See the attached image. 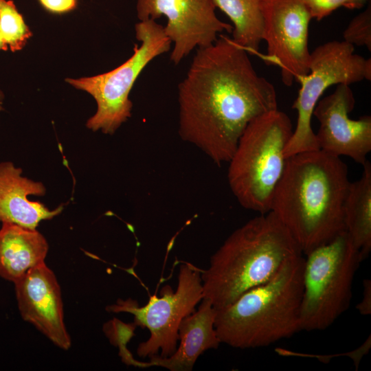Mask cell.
Returning <instances> with one entry per match:
<instances>
[{"label": "cell", "mask_w": 371, "mask_h": 371, "mask_svg": "<svg viewBox=\"0 0 371 371\" xmlns=\"http://www.w3.org/2000/svg\"><path fill=\"white\" fill-rule=\"evenodd\" d=\"M178 104L179 136L218 166L228 163L251 120L278 109L273 85L223 36L197 49L178 85Z\"/></svg>", "instance_id": "1"}, {"label": "cell", "mask_w": 371, "mask_h": 371, "mask_svg": "<svg viewBox=\"0 0 371 371\" xmlns=\"http://www.w3.org/2000/svg\"><path fill=\"white\" fill-rule=\"evenodd\" d=\"M350 182L341 157L319 149L287 157L269 212L303 255L346 231L343 208Z\"/></svg>", "instance_id": "2"}, {"label": "cell", "mask_w": 371, "mask_h": 371, "mask_svg": "<svg viewBox=\"0 0 371 371\" xmlns=\"http://www.w3.org/2000/svg\"><path fill=\"white\" fill-rule=\"evenodd\" d=\"M298 254L302 251L275 214H260L234 231L201 271L203 298L216 308L225 306L271 279Z\"/></svg>", "instance_id": "3"}, {"label": "cell", "mask_w": 371, "mask_h": 371, "mask_svg": "<svg viewBox=\"0 0 371 371\" xmlns=\"http://www.w3.org/2000/svg\"><path fill=\"white\" fill-rule=\"evenodd\" d=\"M304 264L302 254L293 256L271 279L216 308L221 343L240 349L265 347L300 331Z\"/></svg>", "instance_id": "4"}, {"label": "cell", "mask_w": 371, "mask_h": 371, "mask_svg": "<svg viewBox=\"0 0 371 371\" xmlns=\"http://www.w3.org/2000/svg\"><path fill=\"white\" fill-rule=\"evenodd\" d=\"M293 131L289 117L278 109L256 117L245 128L228 161L227 172L229 188L244 208L260 214L270 211Z\"/></svg>", "instance_id": "5"}, {"label": "cell", "mask_w": 371, "mask_h": 371, "mask_svg": "<svg viewBox=\"0 0 371 371\" xmlns=\"http://www.w3.org/2000/svg\"><path fill=\"white\" fill-rule=\"evenodd\" d=\"M305 256L300 330H323L348 308L363 259L346 231Z\"/></svg>", "instance_id": "6"}, {"label": "cell", "mask_w": 371, "mask_h": 371, "mask_svg": "<svg viewBox=\"0 0 371 371\" xmlns=\"http://www.w3.org/2000/svg\"><path fill=\"white\" fill-rule=\"evenodd\" d=\"M135 32L140 45H135L133 55L121 65L91 77L66 79L95 99L97 111L87 122V128L93 131L111 135L131 117L133 104L129 94L135 82L153 60L171 48L164 26L155 20L139 21Z\"/></svg>", "instance_id": "7"}, {"label": "cell", "mask_w": 371, "mask_h": 371, "mask_svg": "<svg viewBox=\"0 0 371 371\" xmlns=\"http://www.w3.org/2000/svg\"><path fill=\"white\" fill-rule=\"evenodd\" d=\"M371 80V59L355 53L345 41H328L311 52L309 72L301 85L292 108L297 113L295 128L284 148L286 158L304 151L319 150L311 127L314 109L327 88Z\"/></svg>", "instance_id": "8"}, {"label": "cell", "mask_w": 371, "mask_h": 371, "mask_svg": "<svg viewBox=\"0 0 371 371\" xmlns=\"http://www.w3.org/2000/svg\"><path fill=\"white\" fill-rule=\"evenodd\" d=\"M201 271L192 264L183 263L179 269L175 291L166 285L160 291L159 297L151 296L143 306L128 299L118 300L115 304L106 307L109 312L133 314L135 326L149 330V338L137 347L139 357H150L161 350L160 357H168L176 350L181 320L195 311L196 305L203 297Z\"/></svg>", "instance_id": "9"}, {"label": "cell", "mask_w": 371, "mask_h": 371, "mask_svg": "<svg viewBox=\"0 0 371 371\" xmlns=\"http://www.w3.org/2000/svg\"><path fill=\"white\" fill-rule=\"evenodd\" d=\"M262 9L267 54L259 56L278 66L283 83L291 86L309 72L312 17L300 0H262Z\"/></svg>", "instance_id": "10"}, {"label": "cell", "mask_w": 371, "mask_h": 371, "mask_svg": "<svg viewBox=\"0 0 371 371\" xmlns=\"http://www.w3.org/2000/svg\"><path fill=\"white\" fill-rule=\"evenodd\" d=\"M212 0H137L139 21L167 19L166 35L174 44L170 60L175 65L195 48H204L216 42L219 33L232 32V25L220 20Z\"/></svg>", "instance_id": "11"}, {"label": "cell", "mask_w": 371, "mask_h": 371, "mask_svg": "<svg viewBox=\"0 0 371 371\" xmlns=\"http://www.w3.org/2000/svg\"><path fill=\"white\" fill-rule=\"evenodd\" d=\"M355 99L349 85L335 90L317 103L313 113L319 123L315 137L319 150L341 157L347 156L363 165L371 150V117H349Z\"/></svg>", "instance_id": "12"}, {"label": "cell", "mask_w": 371, "mask_h": 371, "mask_svg": "<svg viewBox=\"0 0 371 371\" xmlns=\"http://www.w3.org/2000/svg\"><path fill=\"white\" fill-rule=\"evenodd\" d=\"M14 284L22 318L58 348L69 349L71 341L64 322L61 290L54 273L43 262Z\"/></svg>", "instance_id": "13"}, {"label": "cell", "mask_w": 371, "mask_h": 371, "mask_svg": "<svg viewBox=\"0 0 371 371\" xmlns=\"http://www.w3.org/2000/svg\"><path fill=\"white\" fill-rule=\"evenodd\" d=\"M41 182L22 176V170L12 162L0 163V221L36 229L39 223L59 214L63 206L51 210L39 201H30V195L43 196Z\"/></svg>", "instance_id": "14"}, {"label": "cell", "mask_w": 371, "mask_h": 371, "mask_svg": "<svg viewBox=\"0 0 371 371\" xmlns=\"http://www.w3.org/2000/svg\"><path fill=\"white\" fill-rule=\"evenodd\" d=\"M216 309L203 298L196 311L184 317L179 326L180 345L168 357L157 355L142 363L134 359L131 365L140 367L161 366L172 371L191 370L198 357L205 350L217 348L221 344L214 328Z\"/></svg>", "instance_id": "15"}, {"label": "cell", "mask_w": 371, "mask_h": 371, "mask_svg": "<svg viewBox=\"0 0 371 371\" xmlns=\"http://www.w3.org/2000/svg\"><path fill=\"white\" fill-rule=\"evenodd\" d=\"M48 243L36 229L2 223L0 229V276L13 283L30 269L45 262Z\"/></svg>", "instance_id": "16"}, {"label": "cell", "mask_w": 371, "mask_h": 371, "mask_svg": "<svg viewBox=\"0 0 371 371\" xmlns=\"http://www.w3.org/2000/svg\"><path fill=\"white\" fill-rule=\"evenodd\" d=\"M362 166L361 177L350 182L343 212L345 230L363 260L371 250V164Z\"/></svg>", "instance_id": "17"}, {"label": "cell", "mask_w": 371, "mask_h": 371, "mask_svg": "<svg viewBox=\"0 0 371 371\" xmlns=\"http://www.w3.org/2000/svg\"><path fill=\"white\" fill-rule=\"evenodd\" d=\"M232 22V39L249 54L260 56L262 41V0H212Z\"/></svg>", "instance_id": "18"}, {"label": "cell", "mask_w": 371, "mask_h": 371, "mask_svg": "<svg viewBox=\"0 0 371 371\" xmlns=\"http://www.w3.org/2000/svg\"><path fill=\"white\" fill-rule=\"evenodd\" d=\"M0 33L12 52L25 47L32 32L12 0H0Z\"/></svg>", "instance_id": "19"}, {"label": "cell", "mask_w": 371, "mask_h": 371, "mask_svg": "<svg viewBox=\"0 0 371 371\" xmlns=\"http://www.w3.org/2000/svg\"><path fill=\"white\" fill-rule=\"evenodd\" d=\"M344 41L371 51V5L354 17L344 32Z\"/></svg>", "instance_id": "20"}, {"label": "cell", "mask_w": 371, "mask_h": 371, "mask_svg": "<svg viewBox=\"0 0 371 371\" xmlns=\"http://www.w3.org/2000/svg\"><path fill=\"white\" fill-rule=\"evenodd\" d=\"M312 19L320 21L340 7L348 8L349 0H300Z\"/></svg>", "instance_id": "21"}, {"label": "cell", "mask_w": 371, "mask_h": 371, "mask_svg": "<svg viewBox=\"0 0 371 371\" xmlns=\"http://www.w3.org/2000/svg\"><path fill=\"white\" fill-rule=\"evenodd\" d=\"M43 8L54 13H64L74 10L76 0H38Z\"/></svg>", "instance_id": "22"}, {"label": "cell", "mask_w": 371, "mask_h": 371, "mask_svg": "<svg viewBox=\"0 0 371 371\" xmlns=\"http://www.w3.org/2000/svg\"><path fill=\"white\" fill-rule=\"evenodd\" d=\"M356 308L362 315L371 313V280L365 279L363 282L362 297Z\"/></svg>", "instance_id": "23"}, {"label": "cell", "mask_w": 371, "mask_h": 371, "mask_svg": "<svg viewBox=\"0 0 371 371\" xmlns=\"http://www.w3.org/2000/svg\"><path fill=\"white\" fill-rule=\"evenodd\" d=\"M369 0H349L348 9H360L363 8Z\"/></svg>", "instance_id": "24"}, {"label": "cell", "mask_w": 371, "mask_h": 371, "mask_svg": "<svg viewBox=\"0 0 371 371\" xmlns=\"http://www.w3.org/2000/svg\"><path fill=\"white\" fill-rule=\"evenodd\" d=\"M7 49H8V47L0 33V50L6 51Z\"/></svg>", "instance_id": "25"}, {"label": "cell", "mask_w": 371, "mask_h": 371, "mask_svg": "<svg viewBox=\"0 0 371 371\" xmlns=\"http://www.w3.org/2000/svg\"><path fill=\"white\" fill-rule=\"evenodd\" d=\"M4 99V95L1 90H0V112L3 110V102Z\"/></svg>", "instance_id": "26"}]
</instances>
